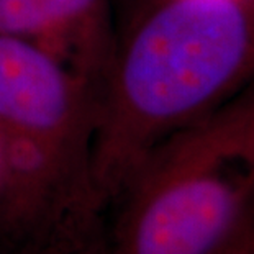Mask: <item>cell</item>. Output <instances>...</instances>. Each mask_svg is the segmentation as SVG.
I'll use <instances>...</instances> for the list:
<instances>
[{
    "label": "cell",
    "mask_w": 254,
    "mask_h": 254,
    "mask_svg": "<svg viewBox=\"0 0 254 254\" xmlns=\"http://www.w3.org/2000/svg\"><path fill=\"white\" fill-rule=\"evenodd\" d=\"M254 87V0H159L99 89L90 181L104 207L144 158Z\"/></svg>",
    "instance_id": "obj_1"
},
{
    "label": "cell",
    "mask_w": 254,
    "mask_h": 254,
    "mask_svg": "<svg viewBox=\"0 0 254 254\" xmlns=\"http://www.w3.org/2000/svg\"><path fill=\"white\" fill-rule=\"evenodd\" d=\"M109 254H212L254 217V87L164 139L118 195Z\"/></svg>",
    "instance_id": "obj_2"
},
{
    "label": "cell",
    "mask_w": 254,
    "mask_h": 254,
    "mask_svg": "<svg viewBox=\"0 0 254 254\" xmlns=\"http://www.w3.org/2000/svg\"><path fill=\"white\" fill-rule=\"evenodd\" d=\"M99 89L40 46L0 36V134L90 166Z\"/></svg>",
    "instance_id": "obj_3"
},
{
    "label": "cell",
    "mask_w": 254,
    "mask_h": 254,
    "mask_svg": "<svg viewBox=\"0 0 254 254\" xmlns=\"http://www.w3.org/2000/svg\"><path fill=\"white\" fill-rule=\"evenodd\" d=\"M0 36L43 48L97 89L115 53L110 0H0Z\"/></svg>",
    "instance_id": "obj_4"
},
{
    "label": "cell",
    "mask_w": 254,
    "mask_h": 254,
    "mask_svg": "<svg viewBox=\"0 0 254 254\" xmlns=\"http://www.w3.org/2000/svg\"><path fill=\"white\" fill-rule=\"evenodd\" d=\"M212 254H254V217Z\"/></svg>",
    "instance_id": "obj_5"
}]
</instances>
